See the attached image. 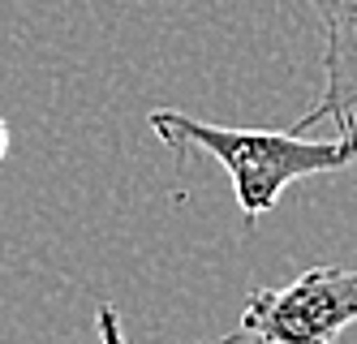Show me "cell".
Returning a JSON list of instances; mask_svg holds the SVG:
<instances>
[{"instance_id":"6da1fadb","label":"cell","mask_w":357,"mask_h":344,"mask_svg":"<svg viewBox=\"0 0 357 344\" xmlns=\"http://www.w3.org/2000/svg\"><path fill=\"white\" fill-rule=\"evenodd\" d=\"M146 121L176 160H185L190 151H202L228 172L245 224L267 216L293 181L340 172L357 164V125L336 138H301L293 129L289 134H271V129L211 125V121H194L185 112H172V108H155Z\"/></svg>"},{"instance_id":"7a4b0ae2","label":"cell","mask_w":357,"mask_h":344,"mask_svg":"<svg viewBox=\"0 0 357 344\" xmlns=\"http://www.w3.org/2000/svg\"><path fill=\"white\" fill-rule=\"evenodd\" d=\"M357 323V271L305 267L289 288H254L237 331L259 344H331Z\"/></svg>"},{"instance_id":"3957f363","label":"cell","mask_w":357,"mask_h":344,"mask_svg":"<svg viewBox=\"0 0 357 344\" xmlns=\"http://www.w3.org/2000/svg\"><path fill=\"white\" fill-rule=\"evenodd\" d=\"M323 26V91L310 112L293 121L305 134L323 121H336L340 134L357 125V0H305Z\"/></svg>"},{"instance_id":"277c9868","label":"cell","mask_w":357,"mask_h":344,"mask_svg":"<svg viewBox=\"0 0 357 344\" xmlns=\"http://www.w3.org/2000/svg\"><path fill=\"white\" fill-rule=\"evenodd\" d=\"M95 327H99V344H125L116 306H99V310H95Z\"/></svg>"},{"instance_id":"5b68a950","label":"cell","mask_w":357,"mask_h":344,"mask_svg":"<svg viewBox=\"0 0 357 344\" xmlns=\"http://www.w3.org/2000/svg\"><path fill=\"white\" fill-rule=\"evenodd\" d=\"M5 155H9V121L0 117V164H5Z\"/></svg>"},{"instance_id":"8992f818","label":"cell","mask_w":357,"mask_h":344,"mask_svg":"<svg viewBox=\"0 0 357 344\" xmlns=\"http://www.w3.org/2000/svg\"><path fill=\"white\" fill-rule=\"evenodd\" d=\"M211 344H259V340H250V336L233 331V336H220V340H211Z\"/></svg>"}]
</instances>
